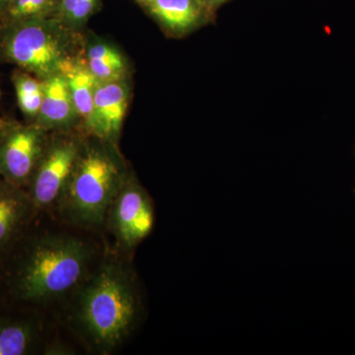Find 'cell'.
<instances>
[{"label":"cell","instance_id":"24","mask_svg":"<svg viewBox=\"0 0 355 355\" xmlns=\"http://www.w3.org/2000/svg\"><path fill=\"white\" fill-rule=\"evenodd\" d=\"M198 1H200V3H202V1H200V0H198Z\"/></svg>","mask_w":355,"mask_h":355},{"label":"cell","instance_id":"19","mask_svg":"<svg viewBox=\"0 0 355 355\" xmlns=\"http://www.w3.org/2000/svg\"><path fill=\"white\" fill-rule=\"evenodd\" d=\"M9 2H10V0H0V24L6 19Z\"/></svg>","mask_w":355,"mask_h":355},{"label":"cell","instance_id":"3","mask_svg":"<svg viewBox=\"0 0 355 355\" xmlns=\"http://www.w3.org/2000/svg\"><path fill=\"white\" fill-rule=\"evenodd\" d=\"M114 144L95 137L84 141L58 216L70 225L96 229L105 225L110 207L128 173Z\"/></svg>","mask_w":355,"mask_h":355},{"label":"cell","instance_id":"15","mask_svg":"<svg viewBox=\"0 0 355 355\" xmlns=\"http://www.w3.org/2000/svg\"><path fill=\"white\" fill-rule=\"evenodd\" d=\"M60 0H10L3 22L51 17ZM1 23V24H2Z\"/></svg>","mask_w":355,"mask_h":355},{"label":"cell","instance_id":"11","mask_svg":"<svg viewBox=\"0 0 355 355\" xmlns=\"http://www.w3.org/2000/svg\"><path fill=\"white\" fill-rule=\"evenodd\" d=\"M70 93L78 114L87 123L92 114L94 96L98 80L88 65L79 60H71L62 69Z\"/></svg>","mask_w":355,"mask_h":355},{"label":"cell","instance_id":"9","mask_svg":"<svg viewBox=\"0 0 355 355\" xmlns=\"http://www.w3.org/2000/svg\"><path fill=\"white\" fill-rule=\"evenodd\" d=\"M35 212L27 190L0 178V254L19 241Z\"/></svg>","mask_w":355,"mask_h":355},{"label":"cell","instance_id":"20","mask_svg":"<svg viewBox=\"0 0 355 355\" xmlns=\"http://www.w3.org/2000/svg\"><path fill=\"white\" fill-rule=\"evenodd\" d=\"M200 1L209 2L210 4H216L220 3V2L224 1V0H200Z\"/></svg>","mask_w":355,"mask_h":355},{"label":"cell","instance_id":"21","mask_svg":"<svg viewBox=\"0 0 355 355\" xmlns=\"http://www.w3.org/2000/svg\"><path fill=\"white\" fill-rule=\"evenodd\" d=\"M4 125H6V123H4ZM4 125L0 127V146H1L2 135H3Z\"/></svg>","mask_w":355,"mask_h":355},{"label":"cell","instance_id":"18","mask_svg":"<svg viewBox=\"0 0 355 355\" xmlns=\"http://www.w3.org/2000/svg\"><path fill=\"white\" fill-rule=\"evenodd\" d=\"M123 58L120 51L108 44H95L89 48L87 60H116Z\"/></svg>","mask_w":355,"mask_h":355},{"label":"cell","instance_id":"4","mask_svg":"<svg viewBox=\"0 0 355 355\" xmlns=\"http://www.w3.org/2000/svg\"><path fill=\"white\" fill-rule=\"evenodd\" d=\"M62 21L33 18L0 24V58L46 80L72 58V40Z\"/></svg>","mask_w":355,"mask_h":355},{"label":"cell","instance_id":"14","mask_svg":"<svg viewBox=\"0 0 355 355\" xmlns=\"http://www.w3.org/2000/svg\"><path fill=\"white\" fill-rule=\"evenodd\" d=\"M12 81L18 106L26 118L34 123L43 101L44 80L20 69L14 72Z\"/></svg>","mask_w":355,"mask_h":355},{"label":"cell","instance_id":"8","mask_svg":"<svg viewBox=\"0 0 355 355\" xmlns=\"http://www.w3.org/2000/svg\"><path fill=\"white\" fill-rule=\"evenodd\" d=\"M130 89L123 79L98 83L92 114L86 123L95 137L116 146L127 113Z\"/></svg>","mask_w":355,"mask_h":355},{"label":"cell","instance_id":"5","mask_svg":"<svg viewBox=\"0 0 355 355\" xmlns=\"http://www.w3.org/2000/svg\"><path fill=\"white\" fill-rule=\"evenodd\" d=\"M83 144V140L70 135L49 139L27 188L37 211L57 209L76 169Z\"/></svg>","mask_w":355,"mask_h":355},{"label":"cell","instance_id":"2","mask_svg":"<svg viewBox=\"0 0 355 355\" xmlns=\"http://www.w3.org/2000/svg\"><path fill=\"white\" fill-rule=\"evenodd\" d=\"M8 268L9 291L23 302L43 305L73 293L93 270L96 250L79 236L44 232L21 238Z\"/></svg>","mask_w":355,"mask_h":355},{"label":"cell","instance_id":"17","mask_svg":"<svg viewBox=\"0 0 355 355\" xmlns=\"http://www.w3.org/2000/svg\"><path fill=\"white\" fill-rule=\"evenodd\" d=\"M87 65L98 83L119 80L125 76V58L116 60H87Z\"/></svg>","mask_w":355,"mask_h":355},{"label":"cell","instance_id":"10","mask_svg":"<svg viewBox=\"0 0 355 355\" xmlns=\"http://www.w3.org/2000/svg\"><path fill=\"white\" fill-rule=\"evenodd\" d=\"M77 118L76 105L64 74H55L44 80L43 101L34 123L46 132H64Z\"/></svg>","mask_w":355,"mask_h":355},{"label":"cell","instance_id":"6","mask_svg":"<svg viewBox=\"0 0 355 355\" xmlns=\"http://www.w3.org/2000/svg\"><path fill=\"white\" fill-rule=\"evenodd\" d=\"M155 212L153 200L132 174H128L114 197L105 225L108 226L119 251H132L153 232Z\"/></svg>","mask_w":355,"mask_h":355},{"label":"cell","instance_id":"16","mask_svg":"<svg viewBox=\"0 0 355 355\" xmlns=\"http://www.w3.org/2000/svg\"><path fill=\"white\" fill-rule=\"evenodd\" d=\"M98 0H60L58 10L62 21L69 25L84 22L94 10Z\"/></svg>","mask_w":355,"mask_h":355},{"label":"cell","instance_id":"12","mask_svg":"<svg viewBox=\"0 0 355 355\" xmlns=\"http://www.w3.org/2000/svg\"><path fill=\"white\" fill-rule=\"evenodd\" d=\"M198 0H151V12L172 31H187L200 17Z\"/></svg>","mask_w":355,"mask_h":355},{"label":"cell","instance_id":"23","mask_svg":"<svg viewBox=\"0 0 355 355\" xmlns=\"http://www.w3.org/2000/svg\"><path fill=\"white\" fill-rule=\"evenodd\" d=\"M146 1H149V2H150V1H151V0H146Z\"/></svg>","mask_w":355,"mask_h":355},{"label":"cell","instance_id":"22","mask_svg":"<svg viewBox=\"0 0 355 355\" xmlns=\"http://www.w3.org/2000/svg\"><path fill=\"white\" fill-rule=\"evenodd\" d=\"M4 125L3 121H0V127H2V125Z\"/></svg>","mask_w":355,"mask_h":355},{"label":"cell","instance_id":"1","mask_svg":"<svg viewBox=\"0 0 355 355\" xmlns=\"http://www.w3.org/2000/svg\"><path fill=\"white\" fill-rule=\"evenodd\" d=\"M123 252L108 251L72 296V320L86 343L111 354L132 336L141 316L135 270Z\"/></svg>","mask_w":355,"mask_h":355},{"label":"cell","instance_id":"13","mask_svg":"<svg viewBox=\"0 0 355 355\" xmlns=\"http://www.w3.org/2000/svg\"><path fill=\"white\" fill-rule=\"evenodd\" d=\"M38 338V329L29 319L0 320V355L30 354Z\"/></svg>","mask_w":355,"mask_h":355},{"label":"cell","instance_id":"7","mask_svg":"<svg viewBox=\"0 0 355 355\" xmlns=\"http://www.w3.org/2000/svg\"><path fill=\"white\" fill-rule=\"evenodd\" d=\"M50 137L30 125H4L0 146V178L27 190Z\"/></svg>","mask_w":355,"mask_h":355}]
</instances>
